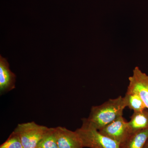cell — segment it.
<instances>
[{
  "instance_id": "obj_1",
  "label": "cell",
  "mask_w": 148,
  "mask_h": 148,
  "mask_svg": "<svg viewBox=\"0 0 148 148\" xmlns=\"http://www.w3.org/2000/svg\"><path fill=\"white\" fill-rule=\"evenodd\" d=\"M126 106L124 97L110 99L100 106H92L86 120L96 129L100 130L120 116Z\"/></svg>"
},
{
  "instance_id": "obj_2",
  "label": "cell",
  "mask_w": 148,
  "mask_h": 148,
  "mask_svg": "<svg viewBox=\"0 0 148 148\" xmlns=\"http://www.w3.org/2000/svg\"><path fill=\"white\" fill-rule=\"evenodd\" d=\"M81 127L75 130L79 136L83 147L119 148V143L101 134L87 121L82 119Z\"/></svg>"
},
{
  "instance_id": "obj_3",
  "label": "cell",
  "mask_w": 148,
  "mask_h": 148,
  "mask_svg": "<svg viewBox=\"0 0 148 148\" xmlns=\"http://www.w3.org/2000/svg\"><path fill=\"white\" fill-rule=\"evenodd\" d=\"M48 128L32 121L18 124L14 131L19 136L23 148H36Z\"/></svg>"
},
{
  "instance_id": "obj_4",
  "label": "cell",
  "mask_w": 148,
  "mask_h": 148,
  "mask_svg": "<svg viewBox=\"0 0 148 148\" xmlns=\"http://www.w3.org/2000/svg\"><path fill=\"white\" fill-rule=\"evenodd\" d=\"M127 92L138 94L148 110V75L138 67H135L133 74L129 77Z\"/></svg>"
},
{
  "instance_id": "obj_5",
  "label": "cell",
  "mask_w": 148,
  "mask_h": 148,
  "mask_svg": "<svg viewBox=\"0 0 148 148\" xmlns=\"http://www.w3.org/2000/svg\"><path fill=\"white\" fill-rule=\"evenodd\" d=\"M98 131L103 135L119 144L123 142L130 134L128 122L126 121L123 116L118 118Z\"/></svg>"
},
{
  "instance_id": "obj_6",
  "label": "cell",
  "mask_w": 148,
  "mask_h": 148,
  "mask_svg": "<svg viewBox=\"0 0 148 148\" xmlns=\"http://www.w3.org/2000/svg\"><path fill=\"white\" fill-rule=\"evenodd\" d=\"M55 135L58 148H83L82 142L75 131L66 127H54Z\"/></svg>"
},
{
  "instance_id": "obj_7",
  "label": "cell",
  "mask_w": 148,
  "mask_h": 148,
  "mask_svg": "<svg viewBox=\"0 0 148 148\" xmlns=\"http://www.w3.org/2000/svg\"><path fill=\"white\" fill-rule=\"evenodd\" d=\"M16 76L10 69L6 58L0 56V92L2 94L15 88Z\"/></svg>"
},
{
  "instance_id": "obj_8",
  "label": "cell",
  "mask_w": 148,
  "mask_h": 148,
  "mask_svg": "<svg viewBox=\"0 0 148 148\" xmlns=\"http://www.w3.org/2000/svg\"><path fill=\"white\" fill-rule=\"evenodd\" d=\"M130 133H135L148 128V110L134 112L128 122Z\"/></svg>"
},
{
  "instance_id": "obj_9",
  "label": "cell",
  "mask_w": 148,
  "mask_h": 148,
  "mask_svg": "<svg viewBox=\"0 0 148 148\" xmlns=\"http://www.w3.org/2000/svg\"><path fill=\"white\" fill-rule=\"evenodd\" d=\"M148 138V128L130 134L119 148H143Z\"/></svg>"
},
{
  "instance_id": "obj_10",
  "label": "cell",
  "mask_w": 148,
  "mask_h": 148,
  "mask_svg": "<svg viewBox=\"0 0 148 148\" xmlns=\"http://www.w3.org/2000/svg\"><path fill=\"white\" fill-rule=\"evenodd\" d=\"M124 98L126 106L134 112H141L147 109L143 100L136 93L126 92Z\"/></svg>"
},
{
  "instance_id": "obj_11",
  "label": "cell",
  "mask_w": 148,
  "mask_h": 148,
  "mask_svg": "<svg viewBox=\"0 0 148 148\" xmlns=\"http://www.w3.org/2000/svg\"><path fill=\"white\" fill-rule=\"evenodd\" d=\"M38 146L43 148H58L55 137L54 127H48Z\"/></svg>"
},
{
  "instance_id": "obj_12",
  "label": "cell",
  "mask_w": 148,
  "mask_h": 148,
  "mask_svg": "<svg viewBox=\"0 0 148 148\" xmlns=\"http://www.w3.org/2000/svg\"><path fill=\"white\" fill-rule=\"evenodd\" d=\"M0 148H23L19 136L14 131L8 139L0 146Z\"/></svg>"
},
{
  "instance_id": "obj_13",
  "label": "cell",
  "mask_w": 148,
  "mask_h": 148,
  "mask_svg": "<svg viewBox=\"0 0 148 148\" xmlns=\"http://www.w3.org/2000/svg\"><path fill=\"white\" fill-rule=\"evenodd\" d=\"M143 148H148V138Z\"/></svg>"
},
{
  "instance_id": "obj_14",
  "label": "cell",
  "mask_w": 148,
  "mask_h": 148,
  "mask_svg": "<svg viewBox=\"0 0 148 148\" xmlns=\"http://www.w3.org/2000/svg\"><path fill=\"white\" fill-rule=\"evenodd\" d=\"M36 148H43L42 147H38H38H37Z\"/></svg>"
}]
</instances>
